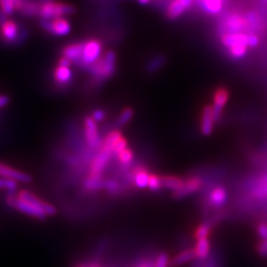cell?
<instances>
[{
    "label": "cell",
    "mask_w": 267,
    "mask_h": 267,
    "mask_svg": "<svg viewBox=\"0 0 267 267\" xmlns=\"http://www.w3.org/2000/svg\"><path fill=\"white\" fill-rule=\"evenodd\" d=\"M133 116V108H131V107L125 108V109L121 112V114L119 115L117 122H116V125H117L118 127H124V126H126V125L132 120Z\"/></svg>",
    "instance_id": "f1b7e54d"
},
{
    "label": "cell",
    "mask_w": 267,
    "mask_h": 267,
    "mask_svg": "<svg viewBox=\"0 0 267 267\" xmlns=\"http://www.w3.org/2000/svg\"><path fill=\"white\" fill-rule=\"evenodd\" d=\"M256 231H257V234L261 237L262 241L267 239V224H265V223L258 224Z\"/></svg>",
    "instance_id": "b9f144b4"
},
{
    "label": "cell",
    "mask_w": 267,
    "mask_h": 267,
    "mask_svg": "<svg viewBox=\"0 0 267 267\" xmlns=\"http://www.w3.org/2000/svg\"><path fill=\"white\" fill-rule=\"evenodd\" d=\"M196 253H195V250L194 249H189V250H185V251L179 252L178 254H176L171 260H170V264L169 266L177 267L180 265H183L185 263H188L194 259H196Z\"/></svg>",
    "instance_id": "ffe728a7"
},
{
    "label": "cell",
    "mask_w": 267,
    "mask_h": 267,
    "mask_svg": "<svg viewBox=\"0 0 267 267\" xmlns=\"http://www.w3.org/2000/svg\"><path fill=\"white\" fill-rule=\"evenodd\" d=\"M223 29L226 31L224 34L243 33L245 30H248L247 20L239 14H230L224 20Z\"/></svg>",
    "instance_id": "52a82bcc"
},
{
    "label": "cell",
    "mask_w": 267,
    "mask_h": 267,
    "mask_svg": "<svg viewBox=\"0 0 267 267\" xmlns=\"http://www.w3.org/2000/svg\"><path fill=\"white\" fill-rule=\"evenodd\" d=\"M201 267H219V264L215 260H212V257H211L209 261L204 262V265H201Z\"/></svg>",
    "instance_id": "7dc6e473"
},
{
    "label": "cell",
    "mask_w": 267,
    "mask_h": 267,
    "mask_svg": "<svg viewBox=\"0 0 267 267\" xmlns=\"http://www.w3.org/2000/svg\"><path fill=\"white\" fill-rule=\"evenodd\" d=\"M102 43L99 40L91 39L84 43V51L81 60L76 63L78 67L87 69L93 63L99 60L102 54Z\"/></svg>",
    "instance_id": "3957f363"
},
{
    "label": "cell",
    "mask_w": 267,
    "mask_h": 267,
    "mask_svg": "<svg viewBox=\"0 0 267 267\" xmlns=\"http://www.w3.org/2000/svg\"><path fill=\"white\" fill-rule=\"evenodd\" d=\"M214 115H213V108L211 105H206L202 111L201 117V133L204 136L208 137L213 133L214 130Z\"/></svg>",
    "instance_id": "9a60e30c"
},
{
    "label": "cell",
    "mask_w": 267,
    "mask_h": 267,
    "mask_svg": "<svg viewBox=\"0 0 267 267\" xmlns=\"http://www.w3.org/2000/svg\"><path fill=\"white\" fill-rule=\"evenodd\" d=\"M199 1H200V2H203V1H204V0H199Z\"/></svg>",
    "instance_id": "816d5d0a"
},
{
    "label": "cell",
    "mask_w": 267,
    "mask_h": 267,
    "mask_svg": "<svg viewBox=\"0 0 267 267\" xmlns=\"http://www.w3.org/2000/svg\"><path fill=\"white\" fill-rule=\"evenodd\" d=\"M13 209H16L19 212L30 216V217L36 218L38 220L44 221L46 220L47 215L45 214V212L36 204L28 202V201L22 200L20 198H18L16 196V200H15V204Z\"/></svg>",
    "instance_id": "ba28073f"
},
{
    "label": "cell",
    "mask_w": 267,
    "mask_h": 267,
    "mask_svg": "<svg viewBox=\"0 0 267 267\" xmlns=\"http://www.w3.org/2000/svg\"><path fill=\"white\" fill-rule=\"evenodd\" d=\"M193 0H173L167 10V17L169 20H175L181 16L192 5Z\"/></svg>",
    "instance_id": "5bb4252c"
},
{
    "label": "cell",
    "mask_w": 267,
    "mask_h": 267,
    "mask_svg": "<svg viewBox=\"0 0 267 267\" xmlns=\"http://www.w3.org/2000/svg\"><path fill=\"white\" fill-rule=\"evenodd\" d=\"M54 78L58 85L67 86L72 81V71L69 67L59 66L54 70Z\"/></svg>",
    "instance_id": "d6986e66"
},
{
    "label": "cell",
    "mask_w": 267,
    "mask_h": 267,
    "mask_svg": "<svg viewBox=\"0 0 267 267\" xmlns=\"http://www.w3.org/2000/svg\"><path fill=\"white\" fill-rule=\"evenodd\" d=\"M113 154V150L110 148L104 146L101 144L100 149L96 156L93 158L92 164L90 165V175H95V176H101L105 168L108 166L109 161Z\"/></svg>",
    "instance_id": "5b68a950"
},
{
    "label": "cell",
    "mask_w": 267,
    "mask_h": 267,
    "mask_svg": "<svg viewBox=\"0 0 267 267\" xmlns=\"http://www.w3.org/2000/svg\"><path fill=\"white\" fill-rule=\"evenodd\" d=\"M136 267H154V264H152L149 260H142Z\"/></svg>",
    "instance_id": "c3c4849f"
},
{
    "label": "cell",
    "mask_w": 267,
    "mask_h": 267,
    "mask_svg": "<svg viewBox=\"0 0 267 267\" xmlns=\"http://www.w3.org/2000/svg\"><path fill=\"white\" fill-rule=\"evenodd\" d=\"M134 181L138 188L145 189L149 185V171L143 167H138L133 171Z\"/></svg>",
    "instance_id": "44dd1931"
},
{
    "label": "cell",
    "mask_w": 267,
    "mask_h": 267,
    "mask_svg": "<svg viewBox=\"0 0 267 267\" xmlns=\"http://www.w3.org/2000/svg\"><path fill=\"white\" fill-rule=\"evenodd\" d=\"M17 188V182L13 179L0 178V189H5L8 191H14Z\"/></svg>",
    "instance_id": "8d00e7d4"
},
{
    "label": "cell",
    "mask_w": 267,
    "mask_h": 267,
    "mask_svg": "<svg viewBox=\"0 0 267 267\" xmlns=\"http://www.w3.org/2000/svg\"><path fill=\"white\" fill-rule=\"evenodd\" d=\"M134 158L133 150L126 148L118 153V159L122 165H130Z\"/></svg>",
    "instance_id": "836d02e7"
},
{
    "label": "cell",
    "mask_w": 267,
    "mask_h": 267,
    "mask_svg": "<svg viewBox=\"0 0 267 267\" xmlns=\"http://www.w3.org/2000/svg\"><path fill=\"white\" fill-rule=\"evenodd\" d=\"M104 188L107 190L108 193L116 194L118 189H119V185H118V182L116 180L108 179V180L104 181Z\"/></svg>",
    "instance_id": "74e56055"
},
{
    "label": "cell",
    "mask_w": 267,
    "mask_h": 267,
    "mask_svg": "<svg viewBox=\"0 0 267 267\" xmlns=\"http://www.w3.org/2000/svg\"><path fill=\"white\" fill-rule=\"evenodd\" d=\"M76 9L73 5L57 2V1H46L42 2L39 9V15L45 20L60 18L64 15H70L75 13Z\"/></svg>",
    "instance_id": "7a4b0ae2"
},
{
    "label": "cell",
    "mask_w": 267,
    "mask_h": 267,
    "mask_svg": "<svg viewBox=\"0 0 267 267\" xmlns=\"http://www.w3.org/2000/svg\"><path fill=\"white\" fill-rule=\"evenodd\" d=\"M183 178L175 175H165L162 176V182H163V188H167L169 190L176 191L178 190L184 184Z\"/></svg>",
    "instance_id": "603a6c76"
},
{
    "label": "cell",
    "mask_w": 267,
    "mask_h": 267,
    "mask_svg": "<svg viewBox=\"0 0 267 267\" xmlns=\"http://www.w3.org/2000/svg\"><path fill=\"white\" fill-rule=\"evenodd\" d=\"M0 177L13 179L23 183H29L32 181V177L29 174L2 163H0Z\"/></svg>",
    "instance_id": "8fae6325"
},
{
    "label": "cell",
    "mask_w": 267,
    "mask_h": 267,
    "mask_svg": "<svg viewBox=\"0 0 267 267\" xmlns=\"http://www.w3.org/2000/svg\"><path fill=\"white\" fill-rule=\"evenodd\" d=\"M167 63V58L164 55H159L156 56L154 58H152L150 62L148 63L147 66V70L150 73H154L156 72L158 69H161L162 67L165 66V64Z\"/></svg>",
    "instance_id": "4316f807"
},
{
    "label": "cell",
    "mask_w": 267,
    "mask_h": 267,
    "mask_svg": "<svg viewBox=\"0 0 267 267\" xmlns=\"http://www.w3.org/2000/svg\"><path fill=\"white\" fill-rule=\"evenodd\" d=\"M19 31V26L17 25L16 22L12 20H7L2 25H0V36L7 44L15 43Z\"/></svg>",
    "instance_id": "4fadbf2b"
},
{
    "label": "cell",
    "mask_w": 267,
    "mask_h": 267,
    "mask_svg": "<svg viewBox=\"0 0 267 267\" xmlns=\"http://www.w3.org/2000/svg\"><path fill=\"white\" fill-rule=\"evenodd\" d=\"M46 1H51V0H43V2H46Z\"/></svg>",
    "instance_id": "f907efd6"
},
{
    "label": "cell",
    "mask_w": 267,
    "mask_h": 267,
    "mask_svg": "<svg viewBox=\"0 0 267 267\" xmlns=\"http://www.w3.org/2000/svg\"><path fill=\"white\" fill-rule=\"evenodd\" d=\"M221 42L226 48H232L237 45H244L248 47V34L226 33L221 37Z\"/></svg>",
    "instance_id": "e0dca14e"
},
{
    "label": "cell",
    "mask_w": 267,
    "mask_h": 267,
    "mask_svg": "<svg viewBox=\"0 0 267 267\" xmlns=\"http://www.w3.org/2000/svg\"><path fill=\"white\" fill-rule=\"evenodd\" d=\"M84 132H85V140L88 147L92 150L100 149L102 142H101L98 127L96 122L91 116H87L84 119Z\"/></svg>",
    "instance_id": "8992f818"
},
{
    "label": "cell",
    "mask_w": 267,
    "mask_h": 267,
    "mask_svg": "<svg viewBox=\"0 0 267 267\" xmlns=\"http://www.w3.org/2000/svg\"><path fill=\"white\" fill-rule=\"evenodd\" d=\"M91 117H92V119H93L95 122H101V121H103V120L105 119L106 114H105V112H104L103 110L96 109V110H94V111L92 112Z\"/></svg>",
    "instance_id": "7bdbcfd3"
},
{
    "label": "cell",
    "mask_w": 267,
    "mask_h": 267,
    "mask_svg": "<svg viewBox=\"0 0 267 267\" xmlns=\"http://www.w3.org/2000/svg\"><path fill=\"white\" fill-rule=\"evenodd\" d=\"M17 197L22 199V200L28 201V202H31V203L36 204L37 206H39L45 212V214L47 216H54L56 214V212H57L56 208L52 205H50V203L40 199L38 196H36L34 193L28 191V190L20 191L18 193Z\"/></svg>",
    "instance_id": "30bf717a"
},
{
    "label": "cell",
    "mask_w": 267,
    "mask_h": 267,
    "mask_svg": "<svg viewBox=\"0 0 267 267\" xmlns=\"http://www.w3.org/2000/svg\"><path fill=\"white\" fill-rule=\"evenodd\" d=\"M202 185H203V180L200 177L197 176L190 177L184 181L183 185L178 190L173 191V197L175 199H182L184 197L189 196L200 190Z\"/></svg>",
    "instance_id": "9c48e42d"
},
{
    "label": "cell",
    "mask_w": 267,
    "mask_h": 267,
    "mask_svg": "<svg viewBox=\"0 0 267 267\" xmlns=\"http://www.w3.org/2000/svg\"><path fill=\"white\" fill-rule=\"evenodd\" d=\"M117 57L115 51L107 50L100 59L93 63L86 70L97 83H103L112 77L116 71Z\"/></svg>",
    "instance_id": "6da1fadb"
},
{
    "label": "cell",
    "mask_w": 267,
    "mask_h": 267,
    "mask_svg": "<svg viewBox=\"0 0 267 267\" xmlns=\"http://www.w3.org/2000/svg\"><path fill=\"white\" fill-rule=\"evenodd\" d=\"M84 43L85 42H78V43H73L69 44L67 47L63 49V56L70 60L71 62L77 63L83 55L84 51Z\"/></svg>",
    "instance_id": "ac0fdd59"
},
{
    "label": "cell",
    "mask_w": 267,
    "mask_h": 267,
    "mask_svg": "<svg viewBox=\"0 0 267 267\" xmlns=\"http://www.w3.org/2000/svg\"><path fill=\"white\" fill-rule=\"evenodd\" d=\"M150 1H151V0H138V2H139L140 4H142V5H147V4L150 3Z\"/></svg>",
    "instance_id": "681fc988"
},
{
    "label": "cell",
    "mask_w": 267,
    "mask_h": 267,
    "mask_svg": "<svg viewBox=\"0 0 267 267\" xmlns=\"http://www.w3.org/2000/svg\"><path fill=\"white\" fill-rule=\"evenodd\" d=\"M257 251L260 255H263V256H266L267 255V239L265 241H262L258 247H257Z\"/></svg>",
    "instance_id": "ee69618b"
},
{
    "label": "cell",
    "mask_w": 267,
    "mask_h": 267,
    "mask_svg": "<svg viewBox=\"0 0 267 267\" xmlns=\"http://www.w3.org/2000/svg\"><path fill=\"white\" fill-rule=\"evenodd\" d=\"M148 187L150 190L153 192H157L163 188V182H162V176L154 174V173H150L149 177V185Z\"/></svg>",
    "instance_id": "4dcf8cb0"
},
{
    "label": "cell",
    "mask_w": 267,
    "mask_h": 267,
    "mask_svg": "<svg viewBox=\"0 0 267 267\" xmlns=\"http://www.w3.org/2000/svg\"><path fill=\"white\" fill-rule=\"evenodd\" d=\"M210 241L208 238H203L197 241L196 247L194 248L196 257L200 260H205L210 254Z\"/></svg>",
    "instance_id": "d4e9b609"
},
{
    "label": "cell",
    "mask_w": 267,
    "mask_h": 267,
    "mask_svg": "<svg viewBox=\"0 0 267 267\" xmlns=\"http://www.w3.org/2000/svg\"><path fill=\"white\" fill-rule=\"evenodd\" d=\"M28 37H29V33H28L27 29H22V30H20L18 36H17L16 41H15L14 45H17V46L22 45V44L28 39Z\"/></svg>",
    "instance_id": "60d3db41"
},
{
    "label": "cell",
    "mask_w": 267,
    "mask_h": 267,
    "mask_svg": "<svg viewBox=\"0 0 267 267\" xmlns=\"http://www.w3.org/2000/svg\"><path fill=\"white\" fill-rule=\"evenodd\" d=\"M260 43L259 37L256 34H248V47L250 48H256Z\"/></svg>",
    "instance_id": "ab89813d"
},
{
    "label": "cell",
    "mask_w": 267,
    "mask_h": 267,
    "mask_svg": "<svg viewBox=\"0 0 267 267\" xmlns=\"http://www.w3.org/2000/svg\"><path fill=\"white\" fill-rule=\"evenodd\" d=\"M40 26L48 33L52 36L63 37L70 33L71 27L69 22L65 18H55L51 20L42 19L40 21Z\"/></svg>",
    "instance_id": "277c9868"
},
{
    "label": "cell",
    "mask_w": 267,
    "mask_h": 267,
    "mask_svg": "<svg viewBox=\"0 0 267 267\" xmlns=\"http://www.w3.org/2000/svg\"><path fill=\"white\" fill-rule=\"evenodd\" d=\"M71 61L68 60L66 57H62L60 60H59V66H63V67H70L71 65Z\"/></svg>",
    "instance_id": "f6af8a7d"
},
{
    "label": "cell",
    "mask_w": 267,
    "mask_h": 267,
    "mask_svg": "<svg viewBox=\"0 0 267 267\" xmlns=\"http://www.w3.org/2000/svg\"><path fill=\"white\" fill-rule=\"evenodd\" d=\"M41 3L36 0H24L18 11L25 16H35L39 15Z\"/></svg>",
    "instance_id": "7402d4cb"
},
{
    "label": "cell",
    "mask_w": 267,
    "mask_h": 267,
    "mask_svg": "<svg viewBox=\"0 0 267 267\" xmlns=\"http://www.w3.org/2000/svg\"><path fill=\"white\" fill-rule=\"evenodd\" d=\"M9 97L7 95H2L0 94V109L3 108L4 106H6L8 103H9Z\"/></svg>",
    "instance_id": "bcb514c9"
},
{
    "label": "cell",
    "mask_w": 267,
    "mask_h": 267,
    "mask_svg": "<svg viewBox=\"0 0 267 267\" xmlns=\"http://www.w3.org/2000/svg\"><path fill=\"white\" fill-rule=\"evenodd\" d=\"M127 144H128V142H127L126 138H124L123 136H121V137L118 139L117 141L115 142V144H114L113 152L118 154L120 151H122L124 149L127 148Z\"/></svg>",
    "instance_id": "f35d334b"
},
{
    "label": "cell",
    "mask_w": 267,
    "mask_h": 267,
    "mask_svg": "<svg viewBox=\"0 0 267 267\" xmlns=\"http://www.w3.org/2000/svg\"><path fill=\"white\" fill-rule=\"evenodd\" d=\"M84 189L90 192L97 191L101 188H104V181L101 178V176H95V175H90L85 179L84 181Z\"/></svg>",
    "instance_id": "484cf974"
},
{
    "label": "cell",
    "mask_w": 267,
    "mask_h": 267,
    "mask_svg": "<svg viewBox=\"0 0 267 267\" xmlns=\"http://www.w3.org/2000/svg\"><path fill=\"white\" fill-rule=\"evenodd\" d=\"M228 201V193L225 187H215L208 196V203L214 209H221L226 205Z\"/></svg>",
    "instance_id": "2e32d148"
},
{
    "label": "cell",
    "mask_w": 267,
    "mask_h": 267,
    "mask_svg": "<svg viewBox=\"0 0 267 267\" xmlns=\"http://www.w3.org/2000/svg\"><path fill=\"white\" fill-rule=\"evenodd\" d=\"M229 52H230V56L234 60H241L247 55L248 47L244 46V45L234 46V47L229 49Z\"/></svg>",
    "instance_id": "d6a6232c"
},
{
    "label": "cell",
    "mask_w": 267,
    "mask_h": 267,
    "mask_svg": "<svg viewBox=\"0 0 267 267\" xmlns=\"http://www.w3.org/2000/svg\"><path fill=\"white\" fill-rule=\"evenodd\" d=\"M211 230H212V223L207 222V223L201 224L194 233L195 239L200 241L203 238H208V235L211 233Z\"/></svg>",
    "instance_id": "83f0119b"
},
{
    "label": "cell",
    "mask_w": 267,
    "mask_h": 267,
    "mask_svg": "<svg viewBox=\"0 0 267 267\" xmlns=\"http://www.w3.org/2000/svg\"><path fill=\"white\" fill-rule=\"evenodd\" d=\"M0 10L8 15H11L16 10L15 1L14 0H0Z\"/></svg>",
    "instance_id": "e575fe53"
},
{
    "label": "cell",
    "mask_w": 267,
    "mask_h": 267,
    "mask_svg": "<svg viewBox=\"0 0 267 267\" xmlns=\"http://www.w3.org/2000/svg\"><path fill=\"white\" fill-rule=\"evenodd\" d=\"M229 91L225 87H220L216 90L214 94V104L212 106L215 122H218L222 116L223 109L229 100Z\"/></svg>",
    "instance_id": "7c38bea8"
},
{
    "label": "cell",
    "mask_w": 267,
    "mask_h": 267,
    "mask_svg": "<svg viewBox=\"0 0 267 267\" xmlns=\"http://www.w3.org/2000/svg\"><path fill=\"white\" fill-rule=\"evenodd\" d=\"M248 24V29H254L257 30L260 28V19L257 13L255 12H250L245 17Z\"/></svg>",
    "instance_id": "1f68e13d"
},
{
    "label": "cell",
    "mask_w": 267,
    "mask_h": 267,
    "mask_svg": "<svg viewBox=\"0 0 267 267\" xmlns=\"http://www.w3.org/2000/svg\"><path fill=\"white\" fill-rule=\"evenodd\" d=\"M251 194L254 198H257L260 200L267 199V183L257 182V184L251 190Z\"/></svg>",
    "instance_id": "f546056e"
},
{
    "label": "cell",
    "mask_w": 267,
    "mask_h": 267,
    "mask_svg": "<svg viewBox=\"0 0 267 267\" xmlns=\"http://www.w3.org/2000/svg\"><path fill=\"white\" fill-rule=\"evenodd\" d=\"M170 264V259L166 252H161L155 259L154 267H168Z\"/></svg>",
    "instance_id": "d590c367"
},
{
    "label": "cell",
    "mask_w": 267,
    "mask_h": 267,
    "mask_svg": "<svg viewBox=\"0 0 267 267\" xmlns=\"http://www.w3.org/2000/svg\"><path fill=\"white\" fill-rule=\"evenodd\" d=\"M202 9L210 14V15H217L221 12L223 7V0H204L201 2Z\"/></svg>",
    "instance_id": "cb8c5ba5"
}]
</instances>
